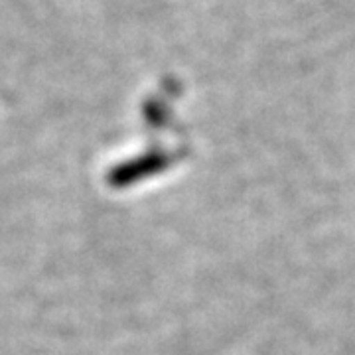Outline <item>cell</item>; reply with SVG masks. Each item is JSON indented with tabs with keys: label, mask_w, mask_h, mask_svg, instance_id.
<instances>
[{
	"label": "cell",
	"mask_w": 355,
	"mask_h": 355,
	"mask_svg": "<svg viewBox=\"0 0 355 355\" xmlns=\"http://www.w3.org/2000/svg\"><path fill=\"white\" fill-rule=\"evenodd\" d=\"M172 162H174V158L170 154L146 153L111 168V172L107 174V182L113 188H128V186L139 184L146 178L160 174Z\"/></svg>",
	"instance_id": "6da1fadb"
}]
</instances>
